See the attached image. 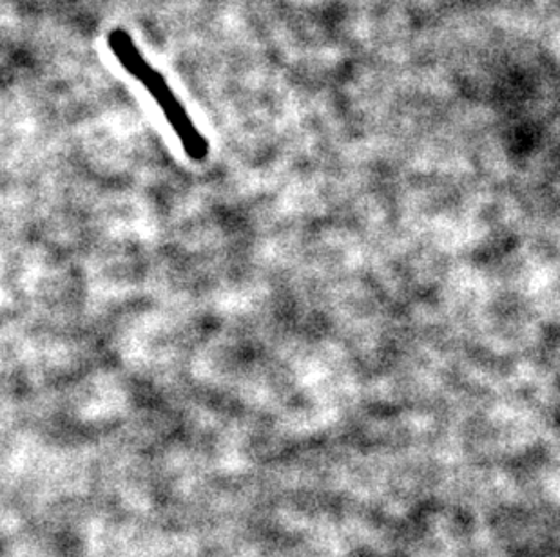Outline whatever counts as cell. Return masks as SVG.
<instances>
[{
  "label": "cell",
  "mask_w": 560,
  "mask_h": 557,
  "mask_svg": "<svg viewBox=\"0 0 560 557\" xmlns=\"http://www.w3.org/2000/svg\"><path fill=\"white\" fill-rule=\"evenodd\" d=\"M107 46L112 54L117 57L118 63L131 74L132 79L138 80L140 84L148 90L149 96L156 102L160 111L170 121L176 138L180 140L182 147L186 151L192 162H203L209 153V143L198 131L195 121L190 120L186 107L182 106L175 91L171 90L164 74L149 63L148 58L143 57L142 51L138 49L135 38L122 29L117 27L109 33Z\"/></svg>",
  "instance_id": "6da1fadb"
}]
</instances>
